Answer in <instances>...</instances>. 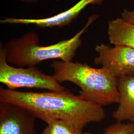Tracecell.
<instances>
[{
  "label": "cell",
  "instance_id": "5bb4252c",
  "mask_svg": "<svg viewBox=\"0 0 134 134\" xmlns=\"http://www.w3.org/2000/svg\"><path fill=\"white\" fill-rule=\"evenodd\" d=\"M83 134H91L90 133H88V132H86V133H83Z\"/></svg>",
  "mask_w": 134,
  "mask_h": 134
},
{
  "label": "cell",
  "instance_id": "8fae6325",
  "mask_svg": "<svg viewBox=\"0 0 134 134\" xmlns=\"http://www.w3.org/2000/svg\"><path fill=\"white\" fill-rule=\"evenodd\" d=\"M103 134H134V123L117 122L106 128Z\"/></svg>",
  "mask_w": 134,
  "mask_h": 134
},
{
  "label": "cell",
  "instance_id": "3957f363",
  "mask_svg": "<svg viewBox=\"0 0 134 134\" xmlns=\"http://www.w3.org/2000/svg\"><path fill=\"white\" fill-rule=\"evenodd\" d=\"M51 66L57 81L70 82L80 88L78 96L82 99L101 106L118 103L117 79L105 68L58 60L54 61Z\"/></svg>",
  "mask_w": 134,
  "mask_h": 134
},
{
  "label": "cell",
  "instance_id": "52a82bcc",
  "mask_svg": "<svg viewBox=\"0 0 134 134\" xmlns=\"http://www.w3.org/2000/svg\"><path fill=\"white\" fill-rule=\"evenodd\" d=\"M105 0H80L71 8L54 15L42 19H16L5 18L1 19L3 24H32L41 29L54 27H63L70 24L89 5H100Z\"/></svg>",
  "mask_w": 134,
  "mask_h": 134
},
{
  "label": "cell",
  "instance_id": "5b68a950",
  "mask_svg": "<svg viewBox=\"0 0 134 134\" xmlns=\"http://www.w3.org/2000/svg\"><path fill=\"white\" fill-rule=\"evenodd\" d=\"M98 56L94 63L107 70L117 79L134 75V49L121 45L102 43L97 45Z\"/></svg>",
  "mask_w": 134,
  "mask_h": 134
},
{
  "label": "cell",
  "instance_id": "7a4b0ae2",
  "mask_svg": "<svg viewBox=\"0 0 134 134\" xmlns=\"http://www.w3.org/2000/svg\"><path fill=\"white\" fill-rule=\"evenodd\" d=\"M97 15L90 16L85 26L72 38L48 46H40L38 34L29 32L18 38L9 40L3 47L7 62L17 67L36 66L49 60L72 61L77 49L82 44L81 35L98 18Z\"/></svg>",
  "mask_w": 134,
  "mask_h": 134
},
{
  "label": "cell",
  "instance_id": "8992f818",
  "mask_svg": "<svg viewBox=\"0 0 134 134\" xmlns=\"http://www.w3.org/2000/svg\"><path fill=\"white\" fill-rule=\"evenodd\" d=\"M36 119L19 106L0 102V134H36Z\"/></svg>",
  "mask_w": 134,
  "mask_h": 134
},
{
  "label": "cell",
  "instance_id": "277c9868",
  "mask_svg": "<svg viewBox=\"0 0 134 134\" xmlns=\"http://www.w3.org/2000/svg\"><path fill=\"white\" fill-rule=\"evenodd\" d=\"M0 82L10 90L31 88L57 92L67 91L53 76L43 73L37 66L16 67L9 64L6 60L2 44L0 47Z\"/></svg>",
  "mask_w": 134,
  "mask_h": 134
},
{
  "label": "cell",
  "instance_id": "30bf717a",
  "mask_svg": "<svg viewBox=\"0 0 134 134\" xmlns=\"http://www.w3.org/2000/svg\"><path fill=\"white\" fill-rule=\"evenodd\" d=\"M73 125L65 120L56 119L47 124L42 134H83Z\"/></svg>",
  "mask_w": 134,
  "mask_h": 134
},
{
  "label": "cell",
  "instance_id": "6da1fadb",
  "mask_svg": "<svg viewBox=\"0 0 134 134\" xmlns=\"http://www.w3.org/2000/svg\"><path fill=\"white\" fill-rule=\"evenodd\" d=\"M0 102L19 106L47 124L61 119L82 131L87 125L100 122L105 117L102 106L83 100L68 91L37 92L0 87Z\"/></svg>",
  "mask_w": 134,
  "mask_h": 134
},
{
  "label": "cell",
  "instance_id": "4fadbf2b",
  "mask_svg": "<svg viewBox=\"0 0 134 134\" xmlns=\"http://www.w3.org/2000/svg\"><path fill=\"white\" fill-rule=\"evenodd\" d=\"M21 2H23L24 3H34L37 2L39 0H19Z\"/></svg>",
  "mask_w": 134,
  "mask_h": 134
},
{
  "label": "cell",
  "instance_id": "ba28073f",
  "mask_svg": "<svg viewBox=\"0 0 134 134\" xmlns=\"http://www.w3.org/2000/svg\"><path fill=\"white\" fill-rule=\"evenodd\" d=\"M117 88L119 100L112 117L117 122L134 123V75L117 79Z\"/></svg>",
  "mask_w": 134,
  "mask_h": 134
},
{
  "label": "cell",
  "instance_id": "7c38bea8",
  "mask_svg": "<svg viewBox=\"0 0 134 134\" xmlns=\"http://www.w3.org/2000/svg\"><path fill=\"white\" fill-rule=\"evenodd\" d=\"M122 18L134 24V10H128L125 9L121 14Z\"/></svg>",
  "mask_w": 134,
  "mask_h": 134
},
{
  "label": "cell",
  "instance_id": "9c48e42d",
  "mask_svg": "<svg viewBox=\"0 0 134 134\" xmlns=\"http://www.w3.org/2000/svg\"><path fill=\"white\" fill-rule=\"evenodd\" d=\"M109 41L113 45H121L134 49V24L118 18L108 24Z\"/></svg>",
  "mask_w": 134,
  "mask_h": 134
}]
</instances>
